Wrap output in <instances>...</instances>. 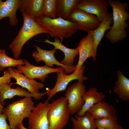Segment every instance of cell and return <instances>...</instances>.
<instances>
[{
	"label": "cell",
	"mask_w": 129,
	"mask_h": 129,
	"mask_svg": "<svg viewBox=\"0 0 129 129\" xmlns=\"http://www.w3.org/2000/svg\"><path fill=\"white\" fill-rule=\"evenodd\" d=\"M4 106L2 105L0 102V114H2L4 112Z\"/></svg>",
	"instance_id": "1f68e13d"
},
{
	"label": "cell",
	"mask_w": 129,
	"mask_h": 129,
	"mask_svg": "<svg viewBox=\"0 0 129 129\" xmlns=\"http://www.w3.org/2000/svg\"><path fill=\"white\" fill-rule=\"evenodd\" d=\"M32 97H25L9 104L4 109L11 129H15L29 118L35 107Z\"/></svg>",
	"instance_id": "277c9868"
},
{
	"label": "cell",
	"mask_w": 129,
	"mask_h": 129,
	"mask_svg": "<svg viewBox=\"0 0 129 129\" xmlns=\"http://www.w3.org/2000/svg\"><path fill=\"white\" fill-rule=\"evenodd\" d=\"M96 88L91 87L85 92L82 97L84 103L81 109L76 115L79 116H83L94 105L105 98V95L102 92H98Z\"/></svg>",
	"instance_id": "e0dca14e"
},
{
	"label": "cell",
	"mask_w": 129,
	"mask_h": 129,
	"mask_svg": "<svg viewBox=\"0 0 129 129\" xmlns=\"http://www.w3.org/2000/svg\"><path fill=\"white\" fill-rule=\"evenodd\" d=\"M97 128L108 129L116 127L118 124L116 116L108 117L102 119L94 120Z\"/></svg>",
	"instance_id": "484cf974"
},
{
	"label": "cell",
	"mask_w": 129,
	"mask_h": 129,
	"mask_svg": "<svg viewBox=\"0 0 129 129\" xmlns=\"http://www.w3.org/2000/svg\"><path fill=\"white\" fill-rule=\"evenodd\" d=\"M112 22V15L110 14L104 18L97 28L93 30H91L95 50L97 53L98 46L104 37L105 32L111 28L112 26H110Z\"/></svg>",
	"instance_id": "7402d4cb"
},
{
	"label": "cell",
	"mask_w": 129,
	"mask_h": 129,
	"mask_svg": "<svg viewBox=\"0 0 129 129\" xmlns=\"http://www.w3.org/2000/svg\"><path fill=\"white\" fill-rule=\"evenodd\" d=\"M67 20L76 22L78 30L84 31L95 29L101 23L95 15L75 8Z\"/></svg>",
	"instance_id": "30bf717a"
},
{
	"label": "cell",
	"mask_w": 129,
	"mask_h": 129,
	"mask_svg": "<svg viewBox=\"0 0 129 129\" xmlns=\"http://www.w3.org/2000/svg\"><path fill=\"white\" fill-rule=\"evenodd\" d=\"M7 70L12 78L16 80V82L15 84L18 85L27 89L31 94L40 93L39 90L44 86L43 83L38 82L34 79L28 78L17 69L10 67L8 68Z\"/></svg>",
	"instance_id": "9a60e30c"
},
{
	"label": "cell",
	"mask_w": 129,
	"mask_h": 129,
	"mask_svg": "<svg viewBox=\"0 0 129 129\" xmlns=\"http://www.w3.org/2000/svg\"><path fill=\"white\" fill-rule=\"evenodd\" d=\"M11 78L8 70H4L3 75L0 77V85L4 83H9L11 81Z\"/></svg>",
	"instance_id": "f1b7e54d"
},
{
	"label": "cell",
	"mask_w": 129,
	"mask_h": 129,
	"mask_svg": "<svg viewBox=\"0 0 129 129\" xmlns=\"http://www.w3.org/2000/svg\"><path fill=\"white\" fill-rule=\"evenodd\" d=\"M34 45L36 48L37 51H33L32 55L36 62L43 61L45 63V65L51 68L54 67V65L60 66L64 69V72L66 74L75 71L76 65H64L57 60L54 56L55 54L57 52L56 50L54 49L50 50H44L36 45Z\"/></svg>",
	"instance_id": "8fae6325"
},
{
	"label": "cell",
	"mask_w": 129,
	"mask_h": 129,
	"mask_svg": "<svg viewBox=\"0 0 129 129\" xmlns=\"http://www.w3.org/2000/svg\"><path fill=\"white\" fill-rule=\"evenodd\" d=\"M75 8L95 15L101 22L110 14L106 0H80Z\"/></svg>",
	"instance_id": "4fadbf2b"
},
{
	"label": "cell",
	"mask_w": 129,
	"mask_h": 129,
	"mask_svg": "<svg viewBox=\"0 0 129 129\" xmlns=\"http://www.w3.org/2000/svg\"><path fill=\"white\" fill-rule=\"evenodd\" d=\"M98 129H124L122 127L120 124L119 125L117 126L110 128L108 129H102L100 128H98Z\"/></svg>",
	"instance_id": "f546056e"
},
{
	"label": "cell",
	"mask_w": 129,
	"mask_h": 129,
	"mask_svg": "<svg viewBox=\"0 0 129 129\" xmlns=\"http://www.w3.org/2000/svg\"><path fill=\"white\" fill-rule=\"evenodd\" d=\"M90 114L94 120L116 116L115 108L108 103L100 101L92 106L86 112Z\"/></svg>",
	"instance_id": "d6986e66"
},
{
	"label": "cell",
	"mask_w": 129,
	"mask_h": 129,
	"mask_svg": "<svg viewBox=\"0 0 129 129\" xmlns=\"http://www.w3.org/2000/svg\"><path fill=\"white\" fill-rule=\"evenodd\" d=\"M86 91L83 82L78 81L68 87L65 97L67 100L68 107L70 114L77 113L81 109L84 103L82 97Z\"/></svg>",
	"instance_id": "52a82bcc"
},
{
	"label": "cell",
	"mask_w": 129,
	"mask_h": 129,
	"mask_svg": "<svg viewBox=\"0 0 129 129\" xmlns=\"http://www.w3.org/2000/svg\"><path fill=\"white\" fill-rule=\"evenodd\" d=\"M80 0H56L57 17L65 20L67 18Z\"/></svg>",
	"instance_id": "603a6c76"
},
{
	"label": "cell",
	"mask_w": 129,
	"mask_h": 129,
	"mask_svg": "<svg viewBox=\"0 0 129 129\" xmlns=\"http://www.w3.org/2000/svg\"><path fill=\"white\" fill-rule=\"evenodd\" d=\"M21 0H0V21L6 17L9 18V24L11 26L16 25L18 20L16 12L19 9Z\"/></svg>",
	"instance_id": "2e32d148"
},
{
	"label": "cell",
	"mask_w": 129,
	"mask_h": 129,
	"mask_svg": "<svg viewBox=\"0 0 129 129\" xmlns=\"http://www.w3.org/2000/svg\"><path fill=\"white\" fill-rule=\"evenodd\" d=\"M22 14L23 26L9 46L16 59L19 58L23 46L29 39L38 34L50 33L48 31L38 24L33 17L26 14L22 13Z\"/></svg>",
	"instance_id": "7a4b0ae2"
},
{
	"label": "cell",
	"mask_w": 129,
	"mask_h": 129,
	"mask_svg": "<svg viewBox=\"0 0 129 129\" xmlns=\"http://www.w3.org/2000/svg\"><path fill=\"white\" fill-rule=\"evenodd\" d=\"M85 68V66H83L69 75H66L64 71L57 72L56 81L54 86L51 89H46V94L48 97L47 100H49L57 93L65 90L68 84L73 80H77L83 82L87 80V77L83 75Z\"/></svg>",
	"instance_id": "8992f818"
},
{
	"label": "cell",
	"mask_w": 129,
	"mask_h": 129,
	"mask_svg": "<svg viewBox=\"0 0 129 129\" xmlns=\"http://www.w3.org/2000/svg\"><path fill=\"white\" fill-rule=\"evenodd\" d=\"M87 32V35L81 39L76 48L79 58L75 71L82 67L84 62L88 58L92 57L93 61L96 60L97 53L95 50L91 30H88Z\"/></svg>",
	"instance_id": "7c38bea8"
},
{
	"label": "cell",
	"mask_w": 129,
	"mask_h": 129,
	"mask_svg": "<svg viewBox=\"0 0 129 129\" xmlns=\"http://www.w3.org/2000/svg\"><path fill=\"white\" fill-rule=\"evenodd\" d=\"M15 129H19L17 128H16Z\"/></svg>",
	"instance_id": "d6a6232c"
},
{
	"label": "cell",
	"mask_w": 129,
	"mask_h": 129,
	"mask_svg": "<svg viewBox=\"0 0 129 129\" xmlns=\"http://www.w3.org/2000/svg\"><path fill=\"white\" fill-rule=\"evenodd\" d=\"M73 123L74 129H97L93 118L86 112L82 116L75 115L70 118Z\"/></svg>",
	"instance_id": "cb8c5ba5"
},
{
	"label": "cell",
	"mask_w": 129,
	"mask_h": 129,
	"mask_svg": "<svg viewBox=\"0 0 129 129\" xmlns=\"http://www.w3.org/2000/svg\"><path fill=\"white\" fill-rule=\"evenodd\" d=\"M5 49H0V72L4 70L6 67H16L25 64L22 59H13L7 56Z\"/></svg>",
	"instance_id": "d4e9b609"
},
{
	"label": "cell",
	"mask_w": 129,
	"mask_h": 129,
	"mask_svg": "<svg viewBox=\"0 0 129 129\" xmlns=\"http://www.w3.org/2000/svg\"><path fill=\"white\" fill-rule=\"evenodd\" d=\"M117 79L113 87L114 93L122 100H129V79L120 70L117 72Z\"/></svg>",
	"instance_id": "44dd1931"
},
{
	"label": "cell",
	"mask_w": 129,
	"mask_h": 129,
	"mask_svg": "<svg viewBox=\"0 0 129 129\" xmlns=\"http://www.w3.org/2000/svg\"><path fill=\"white\" fill-rule=\"evenodd\" d=\"M48 100L37 104L28 118L29 129H49L47 113L51 105Z\"/></svg>",
	"instance_id": "ba28073f"
},
{
	"label": "cell",
	"mask_w": 129,
	"mask_h": 129,
	"mask_svg": "<svg viewBox=\"0 0 129 129\" xmlns=\"http://www.w3.org/2000/svg\"><path fill=\"white\" fill-rule=\"evenodd\" d=\"M34 19L38 24L49 31L51 36L60 39L61 43L64 38L70 37L78 30L76 22L60 17L51 19L43 16Z\"/></svg>",
	"instance_id": "3957f363"
},
{
	"label": "cell",
	"mask_w": 129,
	"mask_h": 129,
	"mask_svg": "<svg viewBox=\"0 0 129 129\" xmlns=\"http://www.w3.org/2000/svg\"><path fill=\"white\" fill-rule=\"evenodd\" d=\"M108 4L113 9V25L105 34L106 38L112 43L122 41L127 37L128 33L126 29L129 28L126 21L129 19L127 3H122L120 0H108Z\"/></svg>",
	"instance_id": "6da1fadb"
},
{
	"label": "cell",
	"mask_w": 129,
	"mask_h": 129,
	"mask_svg": "<svg viewBox=\"0 0 129 129\" xmlns=\"http://www.w3.org/2000/svg\"><path fill=\"white\" fill-rule=\"evenodd\" d=\"M56 0H44L43 6V16L51 19L56 18Z\"/></svg>",
	"instance_id": "4316f807"
},
{
	"label": "cell",
	"mask_w": 129,
	"mask_h": 129,
	"mask_svg": "<svg viewBox=\"0 0 129 129\" xmlns=\"http://www.w3.org/2000/svg\"><path fill=\"white\" fill-rule=\"evenodd\" d=\"M7 119L6 115L5 113L0 114V129H11L7 123Z\"/></svg>",
	"instance_id": "83f0119b"
},
{
	"label": "cell",
	"mask_w": 129,
	"mask_h": 129,
	"mask_svg": "<svg viewBox=\"0 0 129 129\" xmlns=\"http://www.w3.org/2000/svg\"><path fill=\"white\" fill-rule=\"evenodd\" d=\"M23 61L24 65L17 66V69L28 78L38 79L42 82L45 81V79L48 77V75L50 73L64 71V69L61 67L53 68L45 65L37 66L32 65L25 59Z\"/></svg>",
	"instance_id": "9c48e42d"
},
{
	"label": "cell",
	"mask_w": 129,
	"mask_h": 129,
	"mask_svg": "<svg viewBox=\"0 0 129 129\" xmlns=\"http://www.w3.org/2000/svg\"><path fill=\"white\" fill-rule=\"evenodd\" d=\"M17 128L19 129H29L25 127L22 123L20 124L18 126Z\"/></svg>",
	"instance_id": "4dcf8cb0"
},
{
	"label": "cell",
	"mask_w": 129,
	"mask_h": 129,
	"mask_svg": "<svg viewBox=\"0 0 129 129\" xmlns=\"http://www.w3.org/2000/svg\"><path fill=\"white\" fill-rule=\"evenodd\" d=\"M45 41H42L53 45L54 49H59L62 51L64 54V56L63 59L60 62L63 65L71 66L74 65L75 57L79 54L77 48H67L62 43L60 40L58 38H55L54 42H51L48 39H44Z\"/></svg>",
	"instance_id": "ac0fdd59"
},
{
	"label": "cell",
	"mask_w": 129,
	"mask_h": 129,
	"mask_svg": "<svg viewBox=\"0 0 129 129\" xmlns=\"http://www.w3.org/2000/svg\"><path fill=\"white\" fill-rule=\"evenodd\" d=\"M70 114L65 97L53 101L47 113L49 129H63L68 123Z\"/></svg>",
	"instance_id": "5b68a950"
},
{
	"label": "cell",
	"mask_w": 129,
	"mask_h": 129,
	"mask_svg": "<svg viewBox=\"0 0 129 129\" xmlns=\"http://www.w3.org/2000/svg\"><path fill=\"white\" fill-rule=\"evenodd\" d=\"M47 91L37 94H32L25 88L18 86L15 88H11L9 83H4L0 85V102L3 105H5V101L6 99H10L17 96L20 97H33L39 100L45 95Z\"/></svg>",
	"instance_id": "5bb4252c"
},
{
	"label": "cell",
	"mask_w": 129,
	"mask_h": 129,
	"mask_svg": "<svg viewBox=\"0 0 129 129\" xmlns=\"http://www.w3.org/2000/svg\"><path fill=\"white\" fill-rule=\"evenodd\" d=\"M44 0H21L19 8L22 13L30 15L34 18L43 16V6Z\"/></svg>",
	"instance_id": "ffe728a7"
}]
</instances>
